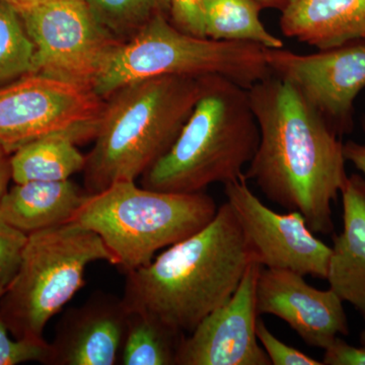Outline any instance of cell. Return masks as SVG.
I'll list each match as a JSON object with an SVG mask.
<instances>
[{
    "label": "cell",
    "mask_w": 365,
    "mask_h": 365,
    "mask_svg": "<svg viewBox=\"0 0 365 365\" xmlns=\"http://www.w3.org/2000/svg\"><path fill=\"white\" fill-rule=\"evenodd\" d=\"M20 14L35 45L33 73L93 88L123 43L96 20L86 0H45Z\"/></svg>",
    "instance_id": "9c48e42d"
},
{
    "label": "cell",
    "mask_w": 365,
    "mask_h": 365,
    "mask_svg": "<svg viewBox=\"0 0 365 365\" xmlns=\"http://www.w3.org/2000/svg\"><path fill=\"white\" fill-rule=\"evenodd\" d=\"M257 338L263 346L266 354L273 365H322L323 362L312 359L306 353L285 344L270 332L263 319H258L256 327Z\"/></svg>",
    "instance_id": "d4e9b609"
},
{
    "label": "cell",
    "mask_w": 365,
    "mask_h": 365,
    "mask_svg": "<svg viewBox=\"0 0 365 365\" xmlns=\"http://www.w3.org/2000/svg\"><path fill=\"white\" fill-rule=\"evenodd\" d=\"M364 39H365V36H364Z\"/></svg>",
    "instance_id": "836d02e7"
},
{
    "label": "cell",
    "mask_w": 365,
    "mask_h": 365,
    "mask_svg": "<svg viewBox=\"0 0 365 365\" xmlns=\"http://www.w3.org/2000/svg\"><path fill=\"white\" fill-rule=\"evenodd\" d=\"M263 7L256 0H203L206 38L248 42L266 49L284 48V43L262 23Z\"/></svg>",
    "instance_id": "d6986e66"
},
{
    "label": "cell",
    "mask_w": 365,
    "mask_h": 365,
    "mask_svg": "<svg viewBox=\"0 0 365 365\" xmlns=\"http://www.w3.org/2000/svg\"><path fill=\"white\" fill-rule=\"evenodd\" d=\"M105 100L93 88L43 74L0 88V143L9 153L41 137L95 138Z\"/></svg>",
    "instance_id": "ba28073f"
},
{
    "label": "cell",
    "mask_w": 365,
    "mask_h": 365,
    "mask_svg": "<svg viewBox=\"0 0 365 365\" xmlns=\"http://www.w3.org/2000/svg\"><path fill=\"white\" fill-rule=\"evenodd\" d=\"M35 52L20 13L0 1V83L32 74Z\"/></svg>",
    "instance_id": "7402d4cb"
},
{
    "label": "cell",
    "mask_w": 365,
    "mask_h": 365,
    "mask_svg": "<svg viewBox=\"0 0 365 365\" xmlns=\"http://www.w3.org/2000/svg\"><path fill=\"white\" fill-rule=\"evenodd\" d=\"M217 209L205 192L172 193L125 181L88 194L71 222L97 234L127 274L202 230Z\"/></svg>",
    "instance_id": "5b68a950"
},
{
    "label": "cell",
    "mask_w": 365,
    "mask_h": 365,
    "mask_svg": "<svg viewBox=\"0 0 365 365\" xmlns=\"http://www.w3.org/2000/svg\"><path fill=\"white\" fill-rule=\"evenodd\" d=\"M360 341H361V344L365 345V331L361 334V338H360Z\"/></svg>",
    "instance_id": "1f68e13d"
},
{
    "label": "cell",
    "mask_w": 365,
    "mask_h": 365,
    "mask_svg": "<svg viewBox=\"0 0 365 365\" xmlns=\"http://www.w3.org/2000/svg\"><path fill=\"white\" fill-rule=\"evenodd\" d=\"M263 268L250 264L234 294L185 336L176 365H271L257 338V284Z\"/></svg>",
    "instance_id": "7c38bea8"
},
{
    "label": "cell",
    "mask_w": 365,
    "mask_h": 365,
    "mask_svg": "<svg viewBox=\"0 0 365 365\" xmlns=\"http://www.w3.org/2000/svg\"><path fill=\"white\" fill-rule=\"evenodd\" d=\"M86 192L76 182H16L0 200V220L26 235L71 222Z\"/></svg>",
    "instance_id": "e0dca14e"
},
{
    "label": "cell",
    "mask_w": 365,
    "mask_h": 365,
    "mask_svg": "<svg viewBox=\"0 0 365 365\" xmlns=\"http://www.w3.org/2000/svg\"><path fill=\"white\" fill-rule=\"evenodd\" d=\"M255 263L327 279L332 248L319 240L297 211L278 213L267 207L245 176L225 185Z\"/></svg>",
    "instance_id": "8fae6325"
},
{
    "label": "cell",
    "mask_w": 365,
    "mask_h": 365,
    "mask_svg": "<svg viewBox=\"0 0 365 365\" xmlns=\"http://www.w3.org/2000/svg\"><path fill=\"white\" fill-rule=\"evenodd\" d=\"M346 162H350L361 173L365 179V144L349 140L344 143Z\"/></svg>",
    "instance_id": "83f0119b"
},
{
    "label": "cell",
    "mask_w": 365,
    "mask_h": 365,
    "mask_svg": "<svg viewBox=\"0 0 365 365\" xmlns=\"http://www.w3.org/2000/svg\"><path fill=\"white\" fill-rule=\"evenodd\" d=\"M362 128H364L365 132V117L364 118V120H362Z\"/></svg>",
    "instance_id": "d6a6232c"
},
{
    "label": "cell",
    "mask_w": 365,
    "mask_h": 365,
    "mask_svg": "<svg viewBox=\"0 0 365 365\" xmlns=\"http://www.w3.org/2000/svg\"><path fill=\"white\" fill-rule=\"evenodd\" d=\"M0 1L6 2V4L13 6L14 9H16L19 13L21 14L38 6V4L45 1V0H0Z\"/></svg>",
    "instance_id": "f546056e"
},
{
    "label": "cell",
    "mask_w": 365,
    "mask_h": 365,
    "mask_svg": "<svg viewBox=\"0 0 365 365\" xmlns=\"http://www.w3.org/2000/svg\"><path fill=\"white\" fill-rule=\"evenodd\" d=\"M343 302L331 288L317 289L294 271L263 267L259 275V316L282 319L311 347L325 349L339 335L349 334Z\"/></svg>",
    "instance_id": "4fadbf2b"
},
{
    "label": "cell",
    "mask_w": 365,
    "mask_h": 365,
    "mask_svg": "<svg viewBox=\"0 0 365 365\" xmlns=\"http://www.w3.org/2000/svg\"><path fill=\"white\" fill-rule=\"evenodd\" d=\"M248 95L260 140L245 178L271 202L299 212L314 234H331L332 203L348 179L342 137L284 79L272 74Z\"/></svg>",
    "instance_id": "6da1fadb"
},
{
    "label": "cell",
    "mask_w": 365,
    "mask_h": 365,
    "mask_svg": "<svg viewBox=\"0 0 365 365\" xmlns=\"http://www.w3.org/2000/svg\"><path fill=\"white\" fill-rule=\"evenodd\" d=\"M6 287H0V297ZM9 329L0 318V365H16L38 361L49 364L51 345L44 340L11 338Z\"/></svg>",
    "instance_id": "603a6c76"
},
{
    "label": "cell",
    "mask_w": 365,
    "mask_h": 365,
    "mask_svg": "<svg viewBox=\"0 0 365 365\" xmlns=\"http://www.w3.org/2000/svg\"><path fill=\"white\" fill-rule=\"evenodd\" d=\"M343 230L334 237L329 265L331 289L343 302H349L365 323V179L348 176L341 191Z\"/></svg>",
    "instance_id": "9a60e30c"
},
{
    "label": "cell",
    "mask_w": 365,
    "mask_h": 365,
    "mask_svg": "<svg viewBox=\"0 0 365 365\" xmlns=\"http://www.w3.org/2000/svg\"><path fill=\"white\" fill-rule=\"evenodd\" d=\"M76 143L73 137L57 134L24 144L11 157V179L14 182L71 179L86 167V158Z\"/></svg>",
    "instance_id": "ac0fdd59"
},
{
    "label": "cell",
    "mask_w": 365,
    "mask_h": 365,
    "mask_svg": "<svg viewBox=\"0 0 365 365\" xmlns=\"http://www.w3.org/2000/svg\"><path fill=\"white\" fill-rule=\"evenodd\" d=\"M9 151L0 143V200L7 191L9 180L11 179V158Z\"/></svg>",
    "instance_id": "f1b7e54d"
},
{
    "label": "cell",
    "mask_w": 365,
    "mask_h": 365,
    "mask_svg": "<svg viewBox=\"0 0 365 365\" xmlns=\"http://www.w3.org/2000/svg\"><path fill=\"white\" fill-rule=\"evenodd\" d=\"M265 57L273 76L297 88L341 137L351 133L354 101L365 88V39L307 55L265 49Z\"/></svg>",
    "instance_id": "30bf717a"
},
{
    "label": "cell",
    "mask_w": 365,
    "mask_h": 365,
    "mask_svg": "<svg viewBox=\"0 0 365 365\" xmlns=\"http://www.w3.org/2000/svg\"><path fill=\"white\" fill-rule=\"evenodd\" d=\"M251 263L241 225L225 202L202 230L127 273L123 300L190 334L232 297Z\"/></svg>",
    "instance_id": "7a4b0ae2"
},
{
    "label": "cell",
    "mask_w": 365,
    "mask_h": 365,
    "mask_svg": "<svg viewBox=\"0 0 365 365\" xmlns=\"http://www.w3.org/2000/svg\"><path fill=\"white\" fill-rule=\"evenodd\" d=\"M281 32L318 50L365 36V0H289L281 11Z\"/></svg>",
    "instance_id": "2e32d148"
},
{
    "label": "cell",
    "mask_w": 365,
    "mask_h": 365,
    "mask_svg": "<svg viewBox=\"0 0 365 365\" xmlns=\"http://www.w3.org/2000/svg\"><path fill=\"white\" fill-rule=\"evenodd\" d=\"M169 19L182 32L206 38L203 0H170Z\"/></svg>",
    "instance_id": "484cf974"
},
{
    "label": "cell",
    "mask_w": 365,
    "mask_h": 365,
    "mask_svg": "<svg viewBox=\"0 0 365 365\" xmlns=\"http://www.w3.org/2000/svg\"><path fill=\"white\" fill-rule=\"evenodd\" d=\"M193 111L170 150L141 176V186L172 193L204 192L234 182L260 140L248 90L220 76H201Z\"/></svg>",
    "instance_id": "277c9868"
},
{
    "label": "cell",
    "mask_w": 365,
    "mask_h": 365,
    "mask_svg": "<svg viewBox=\"0 0 365 365\" xmlns=\"http://www.w3.org/2000/svg\"><path fill=\"white\" fill-rule=\"evenodd\" d=\"M200 93V78L162 76L132 83L106 98L86 157V193L143 176L172 148Z\"/></svg>",
    "instance_id": "3957f363"
},
{
    "label": "cell",
    "mask_w": 365,
    "mask_h": 365,
    "mask_svg": "<svg viewBox=\"0 0 365 365\" xmlns=\"http://www.w3.org/2000/svg\"><path fill=\"white\" fill-rule=\"evenodd\" d=\"M266 48L253 43L216 41L179 30L158 16L121 43L93 85L103 100L127 85L162 76H220L242 88L272 76Z\"/></svg>",
    "instance_id": "8992f818"
},
{
    "label": "cell",
    "mask_w": 365,
    "mask_h": 365,
    "mask_svg": "<svg viewBox=\"0 0 365 365\" xmlns=\"http://www.w3.org/2000/svg\"><path fill=\"white\" fill-rule=\"evenodd\" d=\"M185 336L150 314L129 309L119 364L176 365Z\"/></svg>",
    "instance_id": "ffe728a7"
},
{
    "label": "cell",
    "mask_w": 365,
    "mask_h": 365,
    "mask_svg": "<svg viewBox=\"0 0 365 365\" xmlns=\"http://www.w3.org/2000/svg\"><path fill=\"white\" fill-rule=\"evenodd\" d=\"M28 235L0 220V287H6L20 266Z\"/></svg>",
    "instance_id": "cb8c5ba5"
},
{
    "label": "cell",
    "mask_w": 365,
    "mask_h": 365,
    "mask_svg": "<svg viewBox=\"0 0 365 365\" xmlns=\"http://www.w3.org/2000/svg\"><path fill=\"white\" fill-rule=\"evenodd\" d=\"M129 309L123 299L91 295L59 319L48 365H115L123 344Z\"/></svg>",
    "instance_id": "5bb4252c"
},
{
    "label": "cell",
    "mask_w": 365,
    "mask_h": 365,
    "mask_svg": "<svg viewBox=\"0 0 365 365\" xmlns=\"http://www.w3.org/2000/svg\"><path fill=\"white\" fill-rule=\"evenodd\" d=\"M263 9H276L282 11L289 0H256Z\"/></svg>",
    "instance_id": "4dcf8cb0"
},
{
    "label": "cell",
    "mask_w": 365,
    "mask_h": 365,
    "mask_svg": "<svg viewBox=\"0 0 365 365\" xmlns=\"http://www.w3.org/2000/svg\"><path fill=\"white\" fill-rule=\"evenodd\" d=\"M116 260L100 237L76 222L28 235L20 266L0 297V318L18 339L44 340L48 322L85 287L86 267Z\"/></svg>",
    "instance_id": "52a82bcc"
},
{
    "label": "cell",
    "mask_w": 365,
    "mask_h": 365,
    "mask_svg": "<svg viewBox=\"0 0 365 365\" xmlns=\"http://www.w3.org/2000/svg\"><path fill=\"white\" fill-rule=\"evenodd\" d=\"M88 9L108 32L126 42L148 21L170 14V0H86Z\"/></svg>",
    "instance_id": "44dd1931"
},
{
    "label": "cell",
    "mask_w": 365,
    "mask_h": 365,
    "mask_svg": "<svg viewBox=\"0 0 365 365\" xmlns=\"http://www.w3.org/2000/svg\"><path fill=\"white\" fill-rule=\"evenodd\" d=\"M324 350L323 364L365 365V345L360 348L354 347L337 337Z\"/></svg>",
    "instance_id": "4316f807"
}]
</instances>
